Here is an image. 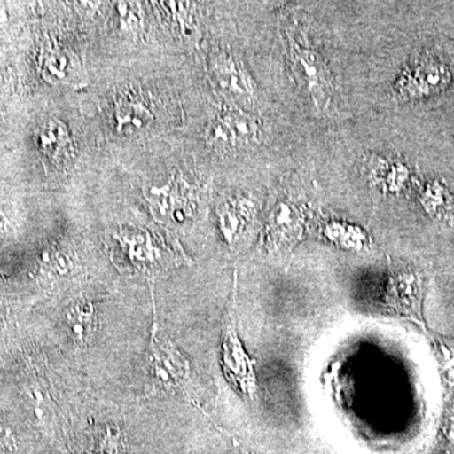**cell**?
<instances>
[{"instance_id":"1","label":"cell","mask_w":454,"mask_h":454,"mask_svg":"<svg viewBox=\"0 0 454 454\" xmlns=\"http://www.w3.org/2000/svg\"><path fill=\"white\" fill-rule=\"evenodd\" d=\"M146 373L152 394L192 397L195 389L191 361L175 342L153 325L148 354Z\"/></svg>"},{"instance_id":"2","label":"cell","mask_w":454,"mask_h":454,"mask_svg":"<svg viewBox=\"0 0 454 454\" xmlns=\"http://www.w3.org/2000/svg\"><path fill=\"white\" fill-rule=\"evenodd\" d=\"M450 82L452 73L444 62L433 56H422L403 71L395 89L404 100H418L446 91Z\"/></svg>"},{"instance_id":"3","label":"cell","mask_w":454,"mask_h":454,"mask_svg":"<svg viewBox=\"0 0 454 454\" xmlns=\"http://www.w3.org/2000/svg\"><path fill=\"white\" fill-rule=\"evenodd\" d=\"M221 365L227 381L238 390L241 395L254 399L256 396V384L254 363L236 330L234 309L229 310L223 334V349H221Z\"/></svg>"},{"instance_id":"4","label":"cell","mask_w":454,"mask_h":454,"mask_svg":"<svg viewBox=\"0 0 454 454\" xmlns=\"http://www.w3.org/2000/svg\"><path fill=\"white\" fill-rule=\"evenodd\" d=\"M291 61L293 73L309 92L315 106L327 110L333 101V83L322 57L309 47H301L291 40Z\"/></svg>"},{"instance_id":"5","label":"cell","mask_w":454,"mask_h":454,"mask_svg":"<svg viewBox=\"0 0 454 454\" xmlns=\"http://www.w3.org/2000/svg\"><path fill=\"white\" fill-rule=\"evenodd\" d=\"M259 124L249 114L226 110L210 122L208 143L220 149H232L253 143L259 136Z\"/></svg>"},{"instance_id":"6","label":"cell","mask_w":454,"mask_h":454,"mask_svg":"<svg viewBox=\"0 0 454 454\" xmlns=\"http://www.w3.org/2000/svg\"><path fill=\"white\" fill-rule=\"evenodd\" d=\"M422 279L411 268L394 269L387 284V304L400 315L422 318Z\"/></svg>"},{"instance_id":"7","label":"cell","mask_w":454,"mask_h":454,"mask_svg":"<svg viewBox=\"0 0 454 454\" xmlns=\"http://www.w3.org/2000/svg\"><path fill=\"white\" fill-rule=\"evenodd\" d=\"M303 234V216L292 203H278L269 217L265 230V244L271 249L292 247Z\"/></svg>"},{"instance_id":"8","label":"cell","mask_w":454,"mask_h":454,"mask_svg":"<svg viewBox=\"0 0 454 454\" xmlns=\"http://www.w3.org/2000/svg\"><path fill=\"white\" fill-rule=\"evenodd\" d=\"M65 327L68 339L80 348L91 345L98 328V312L90 300H76L66 309Z\"/></svg>"},{"instance_id":"9","label":"cell","mask_w":454,"mask_h":454,"mask_svg":"<svg viewBox=\"0 0 454 454\" xmlns=\"http://www.w3.org/2000/svg\"><path fill=\"white\" fill-rule=\"evenodd\" d=\"M146 200L152 208L160 217L176 221H184L188 208L186 190L182 182L169 179L162 186L149 187L145 192Z\"/></svg>"},{"instance_id":"10","label":"cell","mask_w":454,"mask_h":454,"mask_svg":"<svg viewBox=\"0 0 454 454\" xmlns=\"http://www.w3.org/2000/svg\"><path fill=\"white\" fill-rule=\"evenodd\" d=\"M212 74L220 88L241 98H252L254 88L249 74L245 73L243 65L231 55L221 53L212 62Z\"/></svg>"},{"instance_id":"11","label":"cell","mask_w":454,"mask_h":454,"mask_svg":"<svg viewBox=\"0 0 454 454\" xmlns=\"http://www.w3.org/2000/svg\"><path fill=\"white\" fill-rule=\"evenodd\" d=\"M221 231L229 244H234L252 219V205L245 200L229 199L217 208Z\"/></svg>"},{"instance_id":"12","label":"cell","mask_w":454,"mask_h":454,"mask_svg":"<svg viewBox=\"0 0 454 454\" xmlns=\"http://www.w3.org/2000/svg\"><path fill=\"white\" fill-rule=\"evenodd\" d=\"M119 243L127 252L129 260L138 267L153 264L155 262V247L146 232L128 231L118 236Z\"/></svg>"},{"instance_id":"13","label":"cell","mask_w":454,"mask_h":454,"mask_svg":"<svg viewBox=\"0 0 454 454\" xmlns=\"http://www.w3.org/2000/svg\"><path fill=\"white\" fill-rule=\"evenodd\" d=\"M152 114L139 101L121 98L116 103V121L121 130H142L151 121Z\"/></svg>"},{"instance_id":"14","label":"cell","mask_w":454,"mask_h":454,"mask_svg":"<svg viewBox=\"0 0 454 454\" xmlns=\"http://www.w3.org/2000/svg\"><path fill=\"white\" fill-rule=\"evenodd\" d=\"M40 140L42 149L52 158H59L66 151L68 152L71 146L70 133H68L67 128L55 119L44 125Z\"/></svg>"},{"instance_id":"15","label":"cell","mask_w":454,"mask_h":454,"mask_svg":"<svg viewBox=\"0 0 454 454\" xmlns=\"http://www.w3.org/2000/svg\"><path fill=\"white\" fill-rule=\"evenodd\" d=\"M422 202L426 210L430 215L441 217V219H450L454 216V201L446 187L439 184L438 182L427 187L423 193Z\"/></svg>"},{"instance_id":"16","label":"cell","mask_w":454,"mask_h":454,"mask_svg":"<svg viewBox=\"0 0 454 454\" xmlns=\"http://www.w3.org/2000/svg\"><path fill=\"white\" fill-rule=\"evenodd\" d=\"M119 13L121 17V25L127 27L130 31H136L142 26L140 9L133 3H121L118 4Z\"/></svg>"},{"instance_id":"17","label":"cell","mask_w":454,"mask_h":454,"mask_svg":"<svg viewBox=\"0 0 454 454\" xmlns=\"http://www.w3.org/2000/svg\"><path fill=\"white\" fill-rule=\"evenodd\" d=\"M446 432L448 438L452 439L454 442V403L447 411Z\"/></svg>"},{"instance_id":"18","label":"cell","mask_w":454,"mask_h":454,"mask_svg":"<svg viewBox=\"0 0 454 454\" xmlns=\"http://www.w3.org/2000/svg\"><path fill=\"white\" fill-rule=\"evenodd\" d=\"M235 446H236V450H238V454H250V453L245 452L243 448L239 447L238 444H235Z\"/></svg>"},{"instance_id":"19","label":"cell","mask_w":454,"mask_h":454,"mask_svg":"<svg viewBox=\"0 0 454 454\" xmlns=\"http://www.w3.org/2000/svg\"><path fill=\"white\" fill-rule=\"evenodd\" d=\"M92 454H113V453H104V452H98V453H92Z\"/></svg>"}]
</instances>
